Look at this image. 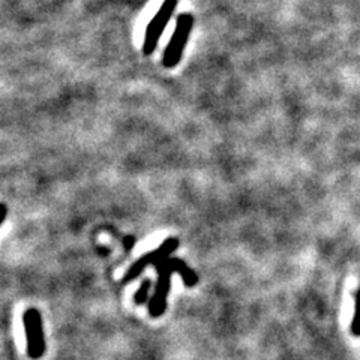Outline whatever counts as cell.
<instances>
[{
	"mask_svg": "<svg viewBox=\"0 0 360 360\" xmlns=\"http://www.w3.org/2000/svg\"><path fill=\"white\" fill-rule=\"evenodd\" d=\"M155 270L158 272V283L155 288V295L149 303V312L153 319L161 317L167 307V296L168 291H170L172 285V275L174 272L180 274L184 278V283L186 287H193L197 284V275L194 270H191L185 262L180 260V258H167V260L158 263L155 266Z\"/></svg>",
	"mask_w": 360,
	"mask_h": 360,
	"instance_id": "1",
	"label": "cell"
},
{
	"mask_svg": "<svg viewBox=\"0 0 360 360\" xmlns=\"http://www.w3.org/2000/svg\"><path fill=\"white\" fill-rule=\"evenodd\" d=\"M194 26V17L189 13H184L177 17L176 29L173 32V37L168 42L167 49L162 56V65L168 70L177 66L179 62L182 60V56L186 47V42L189 38V33Z\"/></svg>",
	"mask_w": 360,
	"mask_h": 360,
	"instance_id": "2",
	"label": "cell"
},
{
	"mask_svg": "<svg viewBox=\"0 0 360 360\" xmlns=\"http://www.w3.org/2000/svg\"><path fill=\"white\" fill-rule=\"evenodd\" d=\"M176 6H177V0H164L160 11H158L156 15L150 20L148 30H146L144 42H143L144 56H150L156 50V45L160 44V39L162 37L165 27L174 14Z\"/></svg>",
	"mask_w": 360,
	"mask_h": 360,
	"instance_id": "3",
	"label": "cell"
},
{
	"mask_svg": "<svg viewBox=\"0 0 360 360\" xmlns=\"http://www.w3.org/2000/svg\"><path fill=\"white\" fill-rule=\"evenodd\" d=\"M22 324H25L27 338V354L32 359H39L45 352L42 319L38 309L30 308L22 314Z\"/></svg>",
	"mask_w": 360,
	"mask_h": 360,
	"instance_id": "4",
	"label": "cell"
},
{
	"mask_svg": "<svg viewBox=\"0 0 360 360\" xmlns=\"http://www.w3.org/2000/svg\"><path fill=\"white\" fill-rule=\"evenodd\" d=\"M177 246H179V240L176 238L165 239L164 243L160 248H156V250H153L149 254H146L141 258H139V260L131 266V269L127 272L125 279H123V281H125V283H128V281L140 276V274L148 266H153L155 267L158 263H161V262L167 260V258H170V254L176 250Z\"/></svg>",
	"mask_w": 360,
	"mask_h": 360,
	"instance_id": "5",
	"label": "cell"
},
{
	"mask_svg": "<svg viewBox=\"0 0 360 360\" xmlns=\"http://www.w3.org/2000/svg\"><path fill=\"white\" fill-rule=\"evenodd\" d=\"M352 332L356 336H360V287H359L357 295H356V307H354V317H353V324H352Z\"/></svg>",
	"mask_w": 360,
	"mask_h": 360,
	"instance_id": "6",
	"label": "cell"
},
{
	"mask_svg": "<svg viewBox=\"0 0 360 360\" xmlns=\"http://www.w3.org/2000/svg\"><path fill=\"white\" fill-rule=\"evenodd\" d=\"M149 290H150V281L146 279V281H143V284H141L140 290H139L137 292H135V296H134L135 303H137V305H143V303H144L146 300H148Z\"/></svg>",
	"mask_w": 360,
	"mask_h": 360,
	"instance_id": "7",
	"label": "cell"
}]
</instances>
